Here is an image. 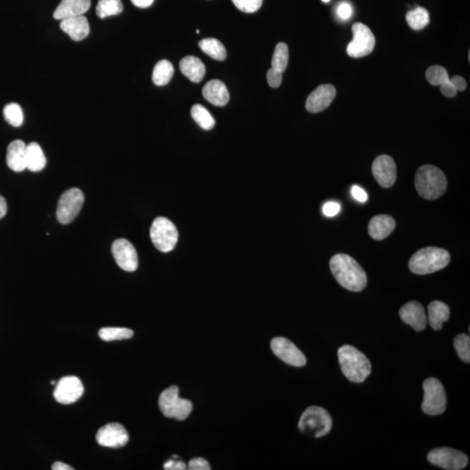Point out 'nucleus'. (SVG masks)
I'll return each instance as SVG.
<instances>
[{"mask_svg":"<svg viewBox=\"0 0 470 470\" xmlns=\"http://www.w3.org/2000/svg\"><path fill=\"white\" fill-rule=\"evenodd\" d=\"M188 469L190 470H210V465L204 458L191 459L188 463Z\"/></svg>","mask_w":470,"mask_h":470,"instance_id":"obj_40","label":"nucleus"},{"mask_svg":"<svg viewBox=\"0 0 470 470\" xmlns=\"http://www.w3.org/2000/svg\"><path fill=\"white\" fill-rule=\"evenodd\" d=\"M55 383H56V382H55V381H52V382H51V384H52V385H54V384H55Z\"/></svg>","mask_w":470,"mask_h":470,"instance_id":"obj_50","label":"nucleus"},{"mask_svg":"<svg viewBox=\"0 0 470 470\" xmlns=\"http://www.w3.org/2000/svg\"><path fill=\"white\" fill-rule=\"evenodd\" d=\"M84 393L81 381L76 376H65L56 385L54 396L58 403L72 404L80 399Z\"/></svg>","mask_w":470,"mask_h":470,"instance_id":"obj_13","label":"nucleus"},{"mask_svg":"<svg viewBox=\"0 0 470 470\" xmlns=\"http://www.w3.org/2000/svg\"><path fill=\"white\" fill-rule=\"evenodd\" d=\"M202 93L205 100L216 107H224L228 103L230 96L224 83L219 79H212L203 87Z\"/></svg>","mask_w":470,"mask_h":470,"instance_id":"obj_22","label":"nucleus"},{"mask_svg":"<svg viewBox=\"0 0 470 470\" xmlns=\"http://www.w3.org/2000/svg\"><path fill=\"white\" fill-rule=\"evenodd\" d=\"M395 219L386 214H379L370 219L368 224V233L376 240H384L395 230Z\"/></svg>","mask_w":470,"mask_h":470,"instance_id":"obj_23","label":"nucleus"},{"mask_svg":"<svg viewBox=\"0 0 470 470\" xmlns=\"http://www.w3.org/2000/svg\"><path fill=\"white\" fill-rule=\"evenodd\" d=\"M91 0H62L54 10V17L57 20L82 16L90 9Z\"/></svg>","mask_w":470,"mask_h":470,"instance_id":"obj_20","label":"nucleus"},{"mask_svg":"<svg viewBox=\"0 0 470 470\" xmlns=\"http://www.w3.org/2000/svg\"><path fill=\"white\" fill-rule=\"evenodd\" d=\"M400 317L404 322L416 331H423L427 327V315L420 302L409 301L400 309Z\"/></svg>","mask_w":470,"mask_h":470,"instance_id":"obj_18","label":"nucleus"},{"mask_svg":"<svg viewBox=\"0 0 470 470\" xmlns=\"http://www.w3.org/2000/svg\"><path fill=\"white\" fill-rule=\"evenodd\" d=\"M372 173L379 186L383 188L391 187L397 178L395 160L389 155L378 156L373 162Z\"/></svg>","mask_w":470,"mask_h":470,"instance_id":"obj_15","label":"nucleus"},{"mask_svg":"<svg viewBox=\"0 0 470 470\" xmlns=\"http://www.w3.org/2000/svg\"><path fill=\"white\" fill-rule=\"evenodd\" d=\"M198 47L205 54L210 56L216 61H224L226 58V50L224 45L217 38H207L198 42Z\"/></svg>","mask_w":470,"mask_h":470,"instance_id":"obj_28","label":"nucleus"},{"mask_svg":"<svg viewBox=\"0 0 470 470\" xmlns=\"http://www.w3.org/2000/svg\"><path fill=\"white\" fill-rule=\"evenodd\" d=\"M340 212V205L336 201H329L323 205L322 212L327 217H334Z\"/></svg>","mask_w":470,"mask_h":470,"instance_id":"obj_39","label":"nucleus"},{"mask_svg":"<svg viewBox=\"0 0 470 470\" xmlns=\"http://www.w3.org/2000/svg\"><path fill=\"white\" fill-rule=\"evenodd\" d=\"M406 20L410 28L414 31H420L430 24V13L423 7H416L407 13Z\"/></svg>","mask_w":470,"mask_h":470,"instance_id":"obj_29","label":"nucleus"},{"mask_svg":"<svg viewBox=\"0 0 470 470\" xmlns=\"http://www.w3.org/2000/svg\"><path fill=\"white\" fill-rule=\"evenodd\" d=\"M426 78L433 86H441L449 79L448 73L444 66L433 65L427 70Z\"/></svg>","mask_w":470,"mask_h":470,"instance_id":"obj_36","label":"nucleus"},{"mask_svg":"<svg viewBox=\"0 0 470 470\" xmlns=\"http://www.w3.org/2000/svg\"><path fill=\"white\" fill-rule=\"evenodd\" d=\"M179 392L180 389L177 386L164 390L159 395V407L166 417L184 421L193 410V404L190 400L180 398Z\"/></svg>","mask_w":470,"mask_h":470,"instance_id":"obj_6","label":"nucleus"},{"mask_svg":"<svg viewBox=\"0 0 470 470\" xmlns=\"http://www.w3.org/2000/svg\"><path fill=\"white\" fill-rule=\"evenodd\" d=\"M61 29L75 41L83 40L90 33L88 20L84 15L61 20Z\"/></svg>","mask_w":470,"mask_h":470,"instance_id":"obj_21","label":"nucleus"},{"mask_svg":"<svg viewBox=\"0 0 470 470\" xmlns=\"http://www.w3.org/2000/svg\"><path fill=\"white\" fill-rule=\"evenodd\" d=\"M267 83L273 88H277V87L281 85L282 82V72L276 71L273 68L268 70L267 75Z\"/></svg>","mask_w":470,"mask_h":470,"instance_id":"obj_38","label":"nucleus"},{"mask_svg":"<svg viewBox=\"0 0 470 470\" xmlns=\"http://www.w3.org/2000/svg\"><path fill=\"white\" fill-rule=\"evenodd\" d=\"M451 81L457 92L458 91L462 92V91H464L466 89L467 82L466 80L462 78V77L457 75L454 76L452 79H451Z\"/></svg>","mask_w":470,"mask_h":470,"instance_id":"obj_45","label":"nucleus"},{"mask_svg":"<svg viewBox=\"0 0 470 470\" xmlns=\"http://www.w3.org/2000/svg\"><path fill=\"white\" fill-rule=\"evenodd\" d=\"M338 358L341 371L352 382H363L371 374L370 361L357 348L345 345L338 350Z\"/></svg>","mask_w":470,"mask_h":470,"instance_id":"obj_3","label":"nucleus"},{"mask_svg":"<svg viewBox=\"0 0 470 470\" xmlns=\"http://www.w3.org/2000/svg\"><path fill=\"white\" fill-rule=\"evenodd\" d=\"M96 441L103 447L118 448L127 445L129 434L121 424L109 423L100 428L96 434Z\"/></svg>","mask_w":470,"mask_h":470,"instance_id":"obj_16","label":"nucleus"},{"mask_svg":"<svg viewBox=\"0 0 470 470\" xmlns=\"http://www.w3.org/2000/svg\"><path fill=\"white\" fill-rule=\"evenodd\" d=\"M47 165V158L41 146L36 142L26 145V169L31 172H40Z\"/></svg>","mask_w":470,"mask_h":470,"instance_id":"obj_26","label":"nucleus"},{"mask_svg":"<svg viewBox=\"0 0 470 470\" xmlns=\"http://www.w3.org/2000/svg\"><path fill=\"white\" fill-rule=\"evenodd\" d=\"M3 117L10 125L14 127H19L24 122V113L22 108L17 103H10L3 107Z\"/></svg>","mask_w":470,"mask_h":470,"instance_id":"obj_34","label":"nucleus"},{"mask_svg":"<svg viewBox=\"0 0 470 470\" xmlns=\"http://www.w3.org/2000/svg\"><path fill=\"white\" fill-rule=\"evenodd\" d=\"M150 237L157 249L162 253H169L175 247L179 233L175 225L169 219L159 217L152 222Z\"/></svg>","mask_w":470,"mask_h":470,"instance_id":"obj_8","label":"nucleus"},{"mask_svg":"<svg viewBox=\"0 0 470 470\" xmlns=\"http://www.w3.org/2000/svg\"><path fill=\"white\" fill-rule=\"evenodd\" d=\"M336 96V89L332 85H322L309 94L306 101V110L310 113H320L327 109Z\"/></svg>","mask_w":470,"mask_h":470,"instance_id":"obj_17","label":"nucleus"},{"mask_svg":"<svg viewBox=\"0 0 470 470\" xmlns=\"http://www.w3.org/2000/svg\"><path fill=\"white\" fill-rule=\"evenodd\" d=\"M454 346L460 359L469 363L470 361V338L466 334H458L454 340Z\"/></svg>","mask_w":470,"mask_h":470,"instance_id":"obj_35","label":"nucleus"},{"mask_svg":"<svg viewBox=\"0 0 470 470\" xmlns=\"http://www.w3.org/2000/svg\"><path fill=\"white\" fill-rule=\"evenodd\" d=\"M52 469L54 470H72L75 469L72 467L65 464L61 462H56L54 465L52 466Z\"/></svg>","mask_w":470,"mask_h":470,"instance_id":"obj_48","label":"nucleus"},{"mask_svg":"<svg viewBox=\"0 0 470 470\" xmlns=\"http://www.w3.org/2000/svg\"><path fill=\"white\" fill-rule=\"evenodd\" d=\"M441 93L444 94V96L448 97H453L456 95L457 91L455 90L454 86L452 85L451 79L448 81L441 84L440 86Z\"/></svg>","mask_w":470,"mask_h":470,"instance_id":"obj_42","label":"nucleus"},{"mask_svg":"<svg viewBox=\"0 0 470 470\" xmlns=\"http://www.w3.org/2000/svg\"><path fill=\"white\" fill-rule=\"evenodd\" d=\"M330 270L341 287L353 292L363 290L368 284L367 274L353 257L338 253L331 258Z\"/></svg>","mask_w":470,"mask_h":470,"instance_id":"obj_1","label":"nucleus"},{"mask_svg":"<svg viewBox=\"0 0 470 470\" xmlns=\"http://www.w3.org/2000/svg\"><path fill=\"white\" fill-rule=\"evenodd\" d=\"M427 458L432 464L448 470H461L469 463L468 456L464 453L451 448L433 449L428 453Z\"/></svg>","mask_w":470,"mask_h":470,"instance_id":"obj_11","label":"nucleus"},{"mask_svg":"<svg viewBox=\"0 0 470 470\" xmlns=\"http://www.w3.org/2000/svg\"><path fill=\"white\" fill-rule=\"evenodd\" d=\"M99 336L104 341L131 339L134 331L125 327H103L99 331Z\"/></svg>","mask_w":470,"mask_h":470,"instance_id":"obj_32","label":"nucleus"},{"mask_svg":"<svg viewBox=\"0 0 470 470\" xmlns=\"http://www.w3.org/2000/svg\"><path fill=\"white\" fill-rule=\"evenodd\" d=\"M451 316V309L446 303L434 301L428 306V320L434 330H440L442 324L447 322Z\"/></svg>","mask_w":470,"mask_h":470,"instance_id":"obj_25","label":"nucleus"},{"mask_svg":"<svg viewBox=\"0 0 470 470\" xmlns=\"http://www.w3.org/2000/svg\"><path fill=\"white\" fill-rule=\"evenodd\" d=\"M338 16L340 17L341 19H348L353 13V9L350 3H341L337 8Z\"/></svg>","mask_w":470,"mask_h":470,"instance_id":"obj_41","label":"nucleus"},{"mask_svg":"<svg viewBox=\"0 0 470 470\" xmlns=\"http://www.w3.org/2000/svg\"><path fill=\"white\" fill-rule=\"evenodd\" d=\"M451 254L440 247L428 246L417 251L411 256L409 267L416 274H433L448 266Z\"/></svg>","mask_w":470,"mask_h":470,"instance_id":"obj_4","label":"nucleus"},{"mask_svg":"<svg viewBox=\"0 0 470 470\" xmlns=\"http://www.w3.org/2000/svg\"><path fill=\"white\" fill-rule=\"evenodd\" d=\"M352 31L354 38L347 45V55L352 58H362L370 54L375 48V38L369 27L362 23H355Z\"/></svg>","mask_w":470,"mask_h":470,"instance_id":"obj_10","label":"nucleus"},{"mask_svg":"<svg viewBox=\"0 0 470 470\" xmlns=\"http://www.w3.org/2000/svg\"><path fill=\"white\" fill-rule=\"evenodd\" d=\"M6 163L14 172L19 173L26 169V143L20 139L10 143L7 148Z\"/></svg>","mask_w":470,"mask_h":470,"instance_id":"obj_19","label":"nucleus"},{"mask_svg":"<svg viewBox=\"0 0 470 470\" xmlns=\"http://www.w3.org/2000/svg\"><path fill=\"white\" fill-rule=\"evenodd\" d=\"M111 253L118 266L127 272L137 270L139 260L135 247L127 240L118 239L111 245Z\"/></svg>","mask_w":470,"mask_h":470,"instance_id":"obj_14","label":"nucleus"},{"mask_svg":"<svg viewBox=\"0 0 470 470\" xmlns=\"http://www.w3.org/2000/svg\"><path fill=\"white\" fill-rule=\"evenodd\" d=\"M180 69L187 79L194 83L201 82L205 75V66L203 62L195 56H187L181 59Z\"/></svg>","mask_w":470,"mask_h":470,"instance_id":"obj_24","label":"nucleus"},{"mask_svg":"<svg viewBox=\"0 0 470 470\" xmlns=\"http://www.w3.org/2000/svg\"><path fill=\"white\" fill-rule=\"evenodd\" d=\"M289 51L287 44L279 43L275 47L273 58H272V68L283 73L288 68Z\"/></svg>","mask_w":470,"mask_h":470,"instance_id":"obj_33","label":"nucleus"},{"mask_svg":"<svg viewBox=\"0 0 470 470\" xmlns=\"http://www.w3.org/2000/svg\"><path fill=\"white\" fill-rule=\"evenodd\" d=\"M351 194L353 195L355 200L359 202H366L368 201V196L367 193L359 186H354L352 187Z\"/></svg>","mask_w":470,"mask_h":470,"instance_id":"obj_43","label":"nucleus"},{"mask_svg":"<svg viewBox=\"0 0 470 470\" xmlns=\"http://www.w3.org/2000/svg\"><path fill=\"white\" fill-rule=\"evenodd\" d=\"M424 397L421 409L428 416H439L444 413L447 395L444 385L437 378L431 377L423 382Z\"/></svg>","mask_w":470,"mask_h":470,"instance_id":"obj_7","label":"nucleus"},{"mask_svg":"<svg viewBox=\"0 0 470 470\" xmlns=\"http://www.w3.org/2000/svg\"><path fill=\"white\" fill-rule=\"evenodd\" d=\"M322 1H323L324 3H327V2H329L330 0H322Z\"/></svg>","mask_w":470,"mask_h":470,"instance_id":"obj_49","label":"nucleus"},{"mask_svg":"<svg viewBox=\"0 0 470 470\" xmlns=\"http://www.w3.org/2000/svg\"><path fill=\"white\" fill-rule=\"evenodd\" d=\"M83 191L79 188H71L65 191L59 198L57 208V219L63 225H68L75 221L81 211L84 204Z\"/></svg>","mask_w":470,"mask_h":470,"instance_id":"obj_9","label":"nucleus"},{"mask_svg":"<svg viewBox=\"0 0 470 470\" xmlns=\"http://www.w3.org/2000/svg\"><path fill=\"white\" fill-rule=\"evenodd\" d=\"M174 73V68L172 63L166 59H162L155 66L152 72V82L158 86L167 85L172 79Z\"/></svg>","mask_w":470,"mask_h":470,"instance_id":"obj_27","label":"nucleus"},{"mask_svg":"<svg viewBox=\"0 0 470 470\" xmlns=\"http://www.w3.org/2000/svg\"><path fill=\"white\" fill-rule=\"evenodd\" d=\"M132 3L139 8H148L152 5L155 0H131Z\"/></svg>","mask_w":470,"mask_h":470,"instance_id":"obj_46","label":"nucleus"},{"mask_svg":"<svg viewBox=\"0 0 470 470\" xmlns=\"http://www.w3.org/2000/svg\"><path fill=\"white\" fill-rule=\"evenodd\" d=\"M414 184L421 197L425 200L433 201L445 194L448 181L440 169L432 165H424L417 170Z\"/></svg>","mask_w":470,"mask_h":470,"instance_id":"obj_2","label":"nucleus"},{"mask_svg":"<svg viewBox=\"0 0 470 470\" xmlns=\"http://www.w3.org/2000/svg\"><path fill=\"white\" fill-rule=\"evenodd\" d=\"M332 426L333 421L329 412L318 406L306 409L299 421V430L315 438L322 437L329 434Z\"/></svg>","mask_w":470,"mask_h":470,"instance_id":"obj_5","label":"nucleus"},{"mask_svg":"<svg viewBox=\"0 0 470 470\" xmlns=\"http://www.w3.org/2000/svg\"><path fill=\"white\" fill-rule=\"evenodd\" d=\"M233 3L243 13H253L263 6V0H232Z\"/></svg>","mask_w":470,"mask_h":470,"instance_id":"obj_37","label":"nucleus"},{"mask_svg":"<svg viewBox=\"0 0 470 470\" xmlns=\"http://www.w3.org/2000/svg\"><path fill=\"white\" fill-rule=\"evenodd\" d=\"M196 33H197V34L200 33V31L197 30Z\"/></svg>","mask_w":470,"mask_h":470,"instance_id":"obj_51","label":"nucleus"},{"mask_svg":"<svg viewBox=\"0 0 470 470\" xmlns=\"http://www.w3.org/2000/svg\"><path fill=\"white\" fill-rule=\"evenodd\" d=\"M271 348L274 354L285 363L297 368L303 367L306 363L304 354L287 338H274L271 341Z\"/></svg>","mask_w":470,"mask_h":470,"instance_id":"obj_12","label":"nucleus"},{"mask_svg":"<svg viewBox=\"0 0 470 470\" xmlns=\"http://www.w3.org/2000/svg\"><path fill=\"white\" fill-rule=\"evenodd\" d=\"M7 212V203L6 198L0 195V219L5 217Z\"/></svg>","mask_w":470,"mask_h":470,"instance_id":"obj_47","label":"nucleus"},{"mask_svg":"<svg viewBox=\"0 0 470 470\" xmlns=\"http://www.w3.org/2000/svg\"><path fill=\"white\" fill-rule=\"evenodd\" d=\"M123 12V3L121 0H99L96 7V13L100 19L116 16Z\"/></svg>","mask_w":470,"mask_h":470,"instance_id":"obj_30","label":"nucleus"},{"mask_svg":"<svg viewBox=\"0 0 470 470\" xmlns=\"http://www.w3.org/2000/svg\"><path fill=\"white\" fill-rule=\"evenodd\" d=\"M164 469L166 470H185L187 469V465L182 461H176V460H169L164 464Z\"/></svg>","mask_w":470,"mask_h":470,"instance_id":"obj_44","label":"nucleus"},{"mask_svg":"<svg viewBox=\"0 0 470 470\" xmlns=\"http://www.w3.org/2000/svg\"><path fill=\"white\" fill-rule=\"evenodd\" d=\"M191 118L204 130H211L214 127L215 120L211 113L201 104H194L191 110Z\"/></svg>","mask_w":470,"mask_h":470,"instance_id":"obj_31","label":"nucleus"}]
</instances>
